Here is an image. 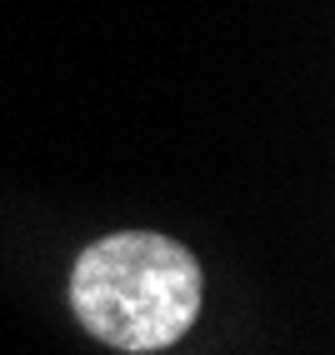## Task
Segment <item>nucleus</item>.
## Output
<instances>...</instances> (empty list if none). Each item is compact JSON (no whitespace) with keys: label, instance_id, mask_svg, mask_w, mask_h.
Segmentation results:
<instances>
[{"label":"nucleus","instance_id":"obj_1","mask_svg":"<svg viewBox=\"0 0 335 355\" xmlns=\"http://www.w3.org/2000/svg\"><path fill=\"white\" fill-rule=\"evenodd\" d=\"M200 260L160 230H115L90 241L65 280V300L90 340L155 355L190 336L200 315Z\"/></svg>","mask_w":335,"mask_h":355}]
</instances>
